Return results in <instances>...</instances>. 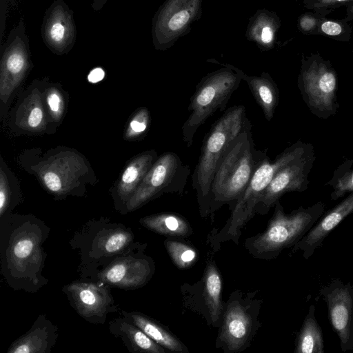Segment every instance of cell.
<instances>
[{
  "label": "cell",
  "mask_w": 353,
  "mask_h": 353,
  "mask_svg": "<svg viewBox=\"0 0 353 353\" xmlns=\"http://www.w3.org/2000/svg\"><path fill=\"white\" fill-rule=\"evenodd\" d=\"M252 127L250 122L229 143L217 163L210 192L211 211L225 203L235 205L256 170L269 158L266 149L255 148Z\"/></svg>",
  "instance_id": "obj_1"
},
{
  "label": "cell",
  "mask_w": 353,
  "mask_h": 353,
  "mask_svg": "<svg viewBox=\"0 0 353 353\" xmlns=\"http://www.w3.org/2000/svg\"><path fill=\"white\" fill-rule=\"evenodd\" d=\"M250 123L243 105L228 109L205 134L201 154L192 175V187L202 212L210 209V192L217 163L228 147Z\"/></svg>",
  "instance_id": "obj_2"
},
{
  "label": "cell",
  "mask_w": 353,
  "mask_h": 353,
  "mask_svg": "<svg viewBox=\"0 0 353 353\" xmlns=\"http://www.w3.org/2000/svg\"><path fill=\"white\" fill-rule=\"evenodd\" d=\"M267 229L249 239L250 252L267 259L276 257L285 248L294 247L317 222L325 210V204L319 201L313 205L285 214L279 200Z\"/></svg>",
  "instance_id": "obj_3"
},
{
  "label": "cell",
  "mask_w": 353,
  "mask_h": 353,
  "mask_svg": "<svg viewBox=\"0 0 353 353\" xmlns=\"http://www.w3.org/2000/svg\"><path fill=\"white\" fill-rule=\"evenodd\" d=\"M243 72L225 64V68L208 73L196 85L188 110L190 114L182 126V137L187 147L192 145L199 128L216 110L225 109L239 88Z\"/></svg>",
  "instance_id": "obj_4"
},
{
  "label": "cell",
  "mask_w": 353,
  "mask_h": 353,
  "mask_svg": "<svg viewBox=\"0 0 353 353\" xmlns=\"http://www.w3.org/2000/svg\"><path fill=\"white\" fill-rule=\"evenodd\" d=\"M309 143L298 141L285 148L272 161L267 159L256 170L243 195L236 203L232 214L219 234V241L238 242L243 226L255 214L256 206L275 174L283 166L301 155Z\"/></svg>",
  "instance_id": "obj_5"
},
{
  "label": "cell",
  "mask_w": 353,
  "mask_h": 353,
  "mask_svg": "<svg viewBox=\"0 0 353 353\" xmlns=\"http://www.w3.org/2000/svg\"><path fill=\"white\" fill-rule=\"evenodd\" d=\"M298 88L310 110L319 118L327 119L337 112V74L331 62L319 53L302 56Z\"/></svg>",
  "instance_id": "obj_6"
},
{
  "label": "cell",
  "mask_w": 353,
  "mask_h": 353,
  "mask_svg": "<svg viewBox=\"0 0 353 353\" xmlns=\"http://www.w3.org/2000/svg\"><path fill=\"white\" fill-rule=\"evenodd\" d=\"M190 174L177 154L167 152L159 156L127 202L133 210L162 193L182 194Z\"/></svg>",
  "instance_id": "obj_7"
},
{
  "label": "cell",
  "mask_w": 353,
  "mask_h": 353,
  "mask_svg": "<svg viewBox=\"0 0 353 353\" xmlns=\"http://www.w3.org/2000/svg\"><path fill=\"white\" fill-rule=\"evenodd\" d=\"M314 160V147L309 144L301 155L275 174L258 202L255 213L266 214L285 193L306 190L310 184L308 175Z\"/></svg>",
  "instance_id": "obj_8"
},
{
  "label": "cell",
  "mask_w": 353,
  "mask_h": 353,
  "mask_svg": "<svg viewBox=\"0 0 353 353\" xmlns=\"http://www.w3.org/2000/svg\"><path fill=\"white\" fill-rule=\"evenodd\" d=\"M325 302L330 325L343 352L353 350V285L333 279L319 290Z\"/></svg>",
  "instance_id": "obj_9"
},
{
  "label": "cell",
  "mask_w": 353,
  "mask_h": 353,
  "mask_svg": "<svg viewBox=\"0 0 353 353\" xmlns=\"http://www.w3.org/2000/svg\"><path fill=\"white\" fill-rule=\"evenodd\" d=\"M202 0H168L159 14L157 34L162 43L169 47L185 33L200 16Z\"/></svg>",
  "instance_id": "obj_10"
},
{
  "label": "cell",
  "mask_w": 353,
  "mask_h": 353,
  "mask_svg": "<svg viewBox=\"0 0 353 353\" xmlns=\"http://www.w3.org/2000/svg\"><path fill=\"white\" fill-rule=\"evenodd\" d=\"M353 213V192L332 209L322 215L302 239L293 247V252L302 251L303 256L309 259L320 247L329 234Z\"/></svg>",
  "instance_id": "obj_11"
},
{
  "label": "cell",
  "mask_w": 353,
  "mask_h": 353,
  "mask_svg": "<svg viewBox=\"0 0 353 353\" xmlns=\"http://www.w3.org/2000/svg\"><path fill=\"white\" fill-rule=\"evenodd\" d=\"M252 329L251 316L241 303L228 305L219 341L229 352H237L245 346Z\"/></svg>",
  "instance_id": "obj_12"
},
{
  "label": "cell",
  "mask_w": 353,
  "mask_h": 353,
  "mask_svg": "<svg viewBox=\"0 0 353 353\" xmlns=\"http://www.w3.org/2000/svg\"><path fill=\"white\" fill-rule=\"evenodd\" d=\"M72 301L81 315L90 318L105 313L110 296L102 286L90 283H74L67 286Z\"/></svg>",
  "instance_id": "obj_13"
},
{
  "label": "cell",
  "mask_w": 353,
  "mask_h": 353,
  "mask_svg": "<svg viewBox=\"0 0 353 353\" xmlns=\"http://www.w3.org/2000/svg\"><path fill=\"white\" fill-rule=\"evenodd\" d=\"M149 269L143 261L123 259L113 262L100 274L105 283L120 287H137L145 281Z\"/></svg>",
  "instance_id": "obj_14"
},
{
  "label": "cell",
  "mask_w": 353,
  "mask_h": 353,
  "mask_svg": "<svg viewBox=\"0 0 353 353\" xmlns=\"http://www.w3.org/2000/svg\"><path fill=\"white\" fill-rule=\"evenodd\" d=\"M242 79L247 83L265 119L271 121L279 100L276 83L268 72H263L260 76H248L243 72Z\"/></svg>",
  "instance_id": "obj_15"
},
{
  "label": "cell",
  "mask_w": 353,
  "mask_h": 353,
  "mask_svg": "<svg viewBox=\"0 0 353 353\" xmlns=\"http://www.w3.org/2000/svg\"><path fill=\"white\" fill-rule=\"evenodd\" d=\"M158 158L155 150L136 157L124 170L117 186L119 195L127 201L137 189L143 177Z\"/></svg>",
  "instance_id": "obj_16"
},
{
  "label": "cell",
  "mask_w": 353,
  "mask_h": 353,
  "mask_svg": "<svg viewBox=\"0 0 353 353\" xmlns=\"http://www.w3.org/2000/svg\"><path fill=\"white\" fill-rule=\"evenodd\" d=\"M27 66V57L22 50H12L4 57L0 78V97L3 102H7L10 94L19 85Z\"/></svg>",
  "instance_id": "obj_17"
},
{
  "label": "cell",
  "mask_w": 353,
  "mask_h": 353,
  "mask_svg": "<svg viewBox=\"0 0 353 353\" xmlns=\"http://www.w3.org/2000/svg\"><path fill=\"white\" fill-rule=\"evenodd\" d=\"M321 327L315 317V306L310 305L295 341V353H324Z\"/></svg>",
  "instance_id": "obj_18"
},
{
  "label": "cell",
  "mask_w": 353,
  "mask_h": 353,
  "mask_svg": "<svg viewBox=\"0 0 353 353\" xmlns=\"http://www.w3.org/2000/svg\"><path fill=\"white\" fill-rule=\"evenodd\" d=\"M141 224L157 233L171 236H187L192 233L188 221L180 215L162 213L141 219Z\"/></svg>",
  "instance_id": "obj_19"
},
{
  "label": "cell",
  "mask_w": 353,
  "mask_h": 353,
  "mask_svg": "<svg viewBox=\"0 0 353 353\" xmlns=\"http://www.w3.org/2000/svg\"><path fill=\"white\" fill-rule=\"evenodd\" d=\"M128 319L162 347L173 352H187L174 336L148 317L133 312L128 314Z\"/></svg>",
  "instance_id": "obj_20"
},
{
  "label": "cell",
  "mask_w": 353,
  "mask_h": 353,
  "mask_svg": "<svg viewBox=\"0 0 353 353\" xmlns=\"http://www.w3.org/2000/svg\"><path fill=\"white\" fill-rule=\"evenodd\" d=\"M222 281L219 272L214 265H208L205 276V299L213 322L219 319L222 311L221 294Z\"/></svg>",
  "instance_id": "obj_21"
},
{
  "label": "cell",
  "mask_w": 353,
  "mask_h": 353,
  "mask_svg": "<svg viewBox=\"0 0 353 353\" xmlns=\"http://www.w3.org/2000/svg\"><path fill=\"white\" fill-rule=\"evenodd\" d=\"M19 123L24 129L39 130L44 128L45 114L40 96L34 93L27 98L19 111Z\"/></svg>",
  "instance_id": "obj_22"
},
{
  "label": "cell",
  "mask_w": 353,
  "mask_h": 353,
  "mask_svg": "<svg viewBox=\"0 0 353 353\" xmlns=\"http://www.w3.org/2000/svg\"><path fill=\"white\" fill-rule=\"evenodd\" d=\"M123 336L127 339L128 345H130L133 351L151 353H163V347L156 343L142 330L128 322H122L120 325V331Z\"/></svg>",
  "instance_id": "obj_23"
},
{
  "label": "cell",
  "mask_w": 353,
  "mask_h": 353,
  "mask_svg": "<svg viewBox=\"0 0 353 353\" xmlns=\"http://www.w3.org/2000/svg\"><path fill=\"white\" fill-rule=\"evenodd\" d=\"M353 160H347L341 164L334 172L332 179L326 183L332 187L330 196L336 200L347 193L353 192Z\"/></svg>",
  "instance_id": "obj_24"
},
{
  "label": "cell",
  "mask_w": 353,
  "mask_h": 353,
  "mask_svg": "<svg viewBox=\"0 0 353 353\" xmlns=\"http://www.w3.org/2000/svg\"><path fill=\"white\" fill-rule=\"evenodd\" d=\"M47 334L41 329L31 331L19 339L10 347L9 353L44 352L48 347Z\"/></svg>",
  "instance_id": "obj_25"
},
{
  "label": "cell",
  "mask_w": 353,
  "mask_h": 353,
  "mask_svg": "<svg viewBox=\"0 0 353 353\" xmlns=\"http://www.w3.org/2000/svg\"><path fill=\"white\" fill-rule=\"evenodd\" d=\"M352 28L343 19H331L323 17L319 26L318 34L326 36L339 41H349Z\"/></svg>",
  "instance_id": "obj_26"
},
{
  "label": "cell",
  "mask_w": 353,
  "mask_h": 353,
  "mask_svg": "<svg viewBox=\"0 0 353 353\" xmlns=\"http://www.w3.org/2000/svg\"><path fill=\"white\" fill-rule=\"evenodd\" d=\"M165 245L172 261L179 268H188L194 263L197 254L192 247L170 240L165 241Z\"/></svg>",
  "instance_id": "obj_27"
},
{
  "label": "cell",
  "mask_w": 353,
  "mask_h": 353,
  "mask_svg": "<svg viewBox=\"0 0 353 353\" xmlns=\"http://www.w3.org/2000/svg\"><path fill=\"white\" fill-rule=\"evenodd\" d=\"M279 26L280 21L278 17L274 13L268 12L265 14V22H259L257 26L254 24L252 27V29H257L256 33L252 34V37L263 45L270 46L274 43L275 34Z\"/></svg>",
  "instance_id": "obj_28"
},
{
  "label": "cell",
  "mask_w": 353,
  "mask_h": 353,
  "mask_svg": "<svg viewBox=\"0 0 353 353\" xmlns=\"http://www.w3.org/2000/svg\"><path fill=\"white\" fill-rule=\"evenodd\" d=\"M132 234L123 230H116L108 234L101 243L102 250L108 254L119 252L132 241Z\"/></svg>",
  "instance_id": "obj_29"
},
{
  "label": "cell",
  "mask_w": 353,
  "mask_h": 353,
  "mask_svg": "<svg viewBox=\"0 0 353 353\" xmlns=\"http://www.w3.org/2000/svg\"><path fill=\"white\" fill-rule=\"evenodd\" d=\"M150 123L149 111L145 108H142L134 114L126 131L128 139H136L143 135L148 130Z\"/></svg>",
  "instance_id": "obj_30"
},
{
  "label": "cell",
  "mask_w": 353,
  "mask_h": 353,
  "mask_svg": "<svg viewBox=\"0 0 353 353\" xmlns=\"http://www.w3.org/2000/svg\"><path fill=\"white\" fill-rule=\"evenodd\" d=\"M352 3L353 0H303L305 8L323 17H326L336 8L347 6Z\"/></svg>",
  "instance_id": "obj_31"
},
{
  "label": "cell",
  "mask_w": 353,
  "mask_h": 353,
  "mask_svg": "<svg viewBox=\"0 0 353 353\" xmlns=\"http://www.w3.org/2000/svg\"><path fill=\"white\" fill-rule=\"evenodd\" d=\"M325 17L316 12H307L301 14L298 20V28L305 34H318L319 26Z\"/></svg>",
  "instance_id": "obj_32"
},
{
  "label": "cell",
  "mask_w": 353,
  "mask_h": 353,
  "mask_svg": "<svg viewBox=\"0 0 353 353\" xmlns=\"http://www.w3.org/2000/svg\"><path fill=\"white\" fill-rule=\"evenodd\" d=\"M46 102L52 117L59 120L64 108V103L60 92L54 88L49 89L46 94Z\"/></svg>",
  "instance_id": "obj_33"
},
{
  "label": "cell",
  "mask_w": 353,
  "mask_h": 353,
  "mask_svg": "<svg viewBox=\"0 0 353 353\" xmlns=\"http://www.w3.org/2000/svg\"><path fill=\"white\" fill-rule=\"evenodd\" d=\"M35 247L36 245L32 239L21 237L13 245V256L19 261L26 260L33 254Z\"/></svg>",
  "instance_id": "obj_34"
},
{
  "label": "cell",
  "mask_w": 353,
  "mask_h": 353,
  "mask_svg": "<svg viewBox=\"0 0 353 353\" xmlns=\"http://www.w3.org/2000/svg\"><path fill=\"white\" fill-rule=\"evenodd\" d=\"M66 26L59 20L53 21L48 28V36L54 44H61L67 37Z\"/></svg>",
  "instance_id": "obj_35"
},
{
  "label": "cell",
  "mask_w": 353,
  "mask_h": 353,
  "mask_svg": "<svg viewBox=\"0 0 353 353\" xmlns=\"http://www.w3.org/2000/svg\"><path fill=\"white\" fill-rule=\"evenodd\" d=\"M9 201V188L6 175L2 169L0 173V215L2 216Z\"/></svg>",
  "instance_id": "obj_36"
},
{
  "label": "cell",
  "mask_w": 353,
  "mask_h": 353,
  "mask_svg": "<svg viewBox=\"0 0 353 353\" xmlns=\"http://www.w3.org/2000/svg\"><path fill=\"white\" fill-rule=\"evenodd\" d=\"M105 77V72L101 68L93 69L88 76V79L90 83H95L101 81Z\"/></svg>",
  "instance_id": "obj_37"
},
{
  "label": "cell",
  "mask_w": 353,
  "mask_h": 353,
  "mask_svg": "<svg viewBox=\"0 0 353 353\" xmlns=\"http://www.w3.org/2000/svg\"><path fill=\"white\" fill-rule=\"evenodd\" d=\"M344 19L347 22L353 20V3L347 6L346 16Z\"/></svg>",
  "instance_id": "obj_38"
},
{
  "label": "cell",
  "mask_w": 353,
  "mask_h": 353,
  "mask_svg": "<svg viewBox=\"0 0 353 353\" xmlns=\"http://www.w3.org/2000/svg\"><path fill=\"white\" fill-rule=\"evenodd\" d=\"M352 51H353V49H352Z\"/></svg>",
  "instance_id": "obj_39"
}]
</instances>
